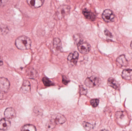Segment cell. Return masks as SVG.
<instances>
[{"label":"cell","mask_w":132,"mask_h":131,"mask_svg":"<svg viewBox=\"0 0 132 131\" xmlns=\"http://www.w3.org/2000/svg\"><path fill=\"white\" fill-rule=\"evenodd\" d=\"M15 45L20 50H29L31 48V41L28 37L24 35L21 36L15 40Z\"/></svg>","instance_id":"1"},{"label":"cell","mask_w":132,"mask_h":131,"mask_svg":"<svg viewBox=\"0 0 132 131\" xmlns=\"http://www.w3.org/2000/svg\"><path fill=\"white\" fill-rule=\"evenodd\" d=\"M70 10V6L66 5H63L60 6L57 9L56 12V16L57 19H62L67 15L68 14Z\"/></svg>","instance_id":"2"},{"label":"cell","mask_w":132,"mask_h":131,"mask_svg":"<svg viewBox=\"0 0 132 131\" xmlns=\"http://www.w3.org/2000/svg\"><path fill=\"white\" fill-rule=\"evenodd\" d=\"M100 82V79L98 77L92 76L87 78L85 81V84L88 87L92 88L98 85Z\"/></svg>","instance_id":"3"},{"label":"cell","mask_w":132,"mask_h":131,"mask_svg":"<svg viewBox=\"0 0 132 131\" xmlns=\"http://www.w3.org/2000/svg\"><path fill=\"white\" fill-rule=\"evenodd\" d=\"M66 118L61 114H57L54 115L51 117L50 121L57 125L63 124L66 122Z\"/></svg>","instance_id":"4"},{"label":"cell","mask_w":132,"mask_h":131,"mask_svg":"<svg viewBox=\"0 0 132 131\" xmlns=\"http://www.w3.org/2000/svg\"><path fill=\"white\" fill-rule=\"evenodd\" d=\"M78 49L81 54H88L91 49V46L88 43L83 41L77 44Z\"/></svg>","instance_id":"5"},{"label":"cell","mask_w":132,"mask_h":131,"mask_svg":"<svg viewBox=\"0 0 132 131\" xmlns=\"http://www.w3.org/2000/svg\"><path fill=\"white\" fill-rule=\"evenodd\" d=\"M102 17L105 22H109L113 21L115 15L111 10L106 9L102 13Z\"/></svg>","instance_id":"6"},{"label":"cell","mask_w":132,"mask_h":131,"mask_svg":"<svg viewBox=\"0 0 132 131\" xmlns=\"http://www.w3.org/2000/svg\"><path fill=\"white\" fill-rule=\"evenodd\" d=\"M10 87V83L7 78L0 77V91L6 92Z\"/></svg>","instance_id":"7"},{"label":"cell","mask_w":132,"mask_h":131,"mask_svg":"<svg viewBox=\"0 0 132 131\" xmlns=\"http://www.w3.org/2000/svg\"><path fill=\"white\" fill-rule=\"evenodd\" d=\"M53 51L55 54H58L61 52L62 49V44L59 38H56L53 39Z\"/></svg>","instance_id":"8"},{"label":"cell","mask_w":132,"mask_h":131,"mask_svg":"<svg viewBox=\"0 0 132 131\" xmlns=\"http://www.w3.org/2000/svg\"><path fill=\"white\" fill-rule=\"evenodd\" d=\"M78 56L79 55L77 52L75 51L71 53L68 57V61L70 64L72 66L76 65L78 60Z\"/></svg>","instance_id":"9"},{"label":"cell","mask_w":132,"mask_h":131,"mask_svg":"<svg viewBox=\"0 0 132 131\" xmlns=\"http://www.w3.org/2000/svg\"><path fill=\"white\" fill-rule=\"evenodd\" d=\"M27 4L31 7L33 8L41 7L44 3L45 0H26Z\"/></svg>","instance_id":"10"},{"label":"cell","mask_w":132,"mask_h":131,"mask_svg":"<svg viewBox=\"0 0 132 131\" xmlns=\"http://www.w3.org/2000/svg\"><path fill=\"white\" fill-rule=\"evenodd\" d=\"M116 62L118 66L120 67H126L128 64V61L124 55H121L117 58Z\"/></svg>","instance_id":"11"},{"label":"cell","mask_w":132,"mask_h":131,"mask_svg":"<svg viewBox=\"0 0 132 131\" xmlns=\"http://www.w3.org/2000/svg\"><path fill=\"white\" fill-rule=\"evenodd\" d=\"M11 122L8 119L2 118L0 120V130H6L11 127Z\"/></svg>","instance_id":"12"},{"label":"cell","mask_w":132,"mask_h":131,"mask_svg":"<svg viewBox=\"0 0 132 131\" xmlns=\"http://www.w3.org/2000/svg\"><path fill=\"white\" fill-rule=\"evenodd\" d=\"M83 14L84 15V17L87 19L90 20L92 21H94L95 20L96 18V16L94 13L89 11L88 9L85 8L82 11Z\"/></svg>","instance_id":"13"},{"label":"cell","mask_w":132,"mask_h":131,"mask_svg":"<svg viewBox=\"0 0 132 131\" xmlns=\"http://www.w3.org/2000/svg\"><path fill=\"white\" fill-rule=\"evenodd\" d=\"M4 115L6 118L11 119L15 117V111L13 108H8L5 111Z\"/></svg>","instance_id":"14"},{"label":"cell","mask_w":132,"mask_h":131,"mask_svg":"<svg viewBox=\"0 0 132 131\" xmlns=\"http://www.w3.org/2000/svg\"><path fill=\"white\" fill-rule=\"evenodd\" d=\"M122 77L126 80H132V70L125 69L122 73Z\"/></svg>","instance_id":"15"},{"label":"cell","mask_w":132,"mask_h":131,"mask_svg":"<svg viewBox=\"0 0 132 131\" xmlns=\"http://www.w3.org/2000/svg\"><path fill=\"white\" fill-rule=\"evenodd\" d=\"M30 90V84L29 82L25 80L23 82L21 88V91L22 93L26 94Z\"/></svg>","instance_id":"16"},{"label":"cell","mask_w":132,"mask_h":131,"mask_svg":"<svg viewBox=\"0 0 132 131\" xmlns=\"http://www.w3.org/2000/svg\"><path fill=\"white\" fill-rule=\"evenodd\" d=\"M108 84L109 86L112 87L114 89L116 90L118 89L119 85L118 82L114 78H109L108 79Z\"/></svg>","instance_id":"17"},{"label":"cell","mask_w":132,"mask_h":131,"mask_svg":"<svg viewBox=\"0 0 132 131\" xmlns=\"http://www.w3.org/2000/svg\"><path fill=\"white\" fill-rule=\"evenodd\" d=\"M21 131H35L36 130L35 127L32 125L28 124L24 125L21 128Z\"/></svg>","instance_id":"18"},{"label":"cell","mask_w":132,"mask_h":131,"mask_svg":"<svg viewBox=\"0 0 132 131\" xmlns=\"http://www.w3.org/2000/svg\"><path fill=\"white\" fill-rule=\"evenodd\" d=\"M42 81L44 85L46 87H49L54 85V84L46 77H44L43 78Z\"/></svg>","instance_id":"19"},{"label":"cell","mask_w":132,"mask_h":131,"mask_svg":"<svg viewBox=\"0 0 132 131\" xmlns=\"http://www.w3.org/2000/svg\"><path fill=\"white\" fill-rule=\"evenodd\" d=\"M56 125L53 122L50 120L49 122H47L46 125V128L47 130H52L55 127Z\"/></svg>","instance_id":"20"},{"label":"cell","mask_w":132,"mask_h":131,"mask_svg":"<svg viewBox=\"0 0 132 131\" xmlns=\"http://www.w3.org/2000/svg\"><path fill=\"white\" fill-rule=\"evenodd\" d=\"M83 126L84 128L87 130H90L94 128V126L93 125L87 122H84L83 123Z\"/></svg>","instance_id":"21"},{"label":"cell","mask_w":132,"mask_h":131,"mask_svg":"<svg viewBox=\"0 0 132 131\" xmlns=\"http://www.w3.org/2000/svg\"><path fill=\"white\" fill-rule=\"evenodd\" d=\"M81 35L77 34V35H75L74 37V39L75 41V43L78 44L81 42L83 41L82 39L81 38Z\"/></svg>","instance_id":"22"},{"label":"cell","mask_w":132,"mask_h":131,"mask_svg":"<svg viewBox=\"0 0 132 131\" xmlns=\"http://www.w3.org/2000/svg\"><path fill=\"white\" fill-rule=\"evenodd\" d=\"M99 100L98 99H94L90 100V103L92 106L94 107H96L99 104Z\"/></svg>","instance_id":"23"},{"label":"cell","mask_w":132,"mask_h":131,"mask_svg":"<svg viewBox=\"0 0 132 131\" xmlns=\"http://www.w3.org/2000/svg\"><path fill=\"white\" fill-rule=\"evenodd\" d=\"M80 92L81 95H86L87 93V90L83 85H80Z\"/></svg>","instance_id":"24"},{"label":"cell","mask_w":132,"mask_h":131,"mask_svg":"<svg viewBox=\"0 0 132 131\" xmlns=\"http://www.w3.org/2000/svg\"><path fill=\"white\" fill-rule=\"evenodd\" d=\"M70 82V80L67 78L65 76H62V82L64 85H67Z\"/></svg>","instance_id":"25"},{"label":"cell","mask_w":132,"mask_h":131,"mask_svg":"<svg viewBox=\"0 0 132 131\" xmlns=\"http://www.w3.org/2000/svg\"><path fill=\"white\" fill-rule=\"evenodd\" d=\"M29 71L28 74L29 76H35L34 75H36V72L35 71L34 69H30Z\"/></svg>","instance_id":"26"},{"label":"cell","mask_w":132,"mask_h":131,"mask_svg":"<svg viewBox=\"0 0 132 131\" xmlns=\"http://www.w3.org/2000/svg\"><path fill=\"white\" fill-rule=\"evenodd\" d=\"M42 109H40L38 107H36L35 108V109H34V111H37V112H35V114H38V115L41 114L42 113Z\"/></svg>","instance_id":"27"},{"label":"cell","mask_w":132,"mask_h":131,"mask_svg":"<svg viewBox=\"0 0 132 131\" xmlns=\"http://www.w3.org/2000/svg\"><path fill=\"white\" fill-rule=\"evenodd\" d=\"M8 0H0V7H3L7 2Z\"/></svg>","instance_id":"28"},{"label":"cell","mask_w":132,"mask_h":131,"mask_svg":"<svg viewBox=\"0 0 132 131\" xmlns=\"http://www.w3.org/2000/svg\"><path fill=\"white\" fill-rule=\"evenodd\" d=\"M104 33L105 34V35L107 36H108V37H112V35L111 33L108 31L107 29H105L104 31Z\"/></svg>","instance_id":"29"},{"label":"cell","mask_w":132,"mask_h":131,"mask_svg":"<svg viewBox=\"0 0 132 131\" xmlns=\"http://www.w3.org/2000/svg\"><path fill=\"white\" fill-rule=\"evenodd\" d=\"M3 61L2 58L0 56V66H2L3 65Z\"/></svg>","instance_id":"30"},{"label":"cell","mask_w":132,"mask_h":131,"mask_svg":"<svg viewBox=\"0 0 132 131\" xmlns=\"http://www.w3.org/2000/svg\"><path fill=\"white\" fill-rule=\"evenodd\" d=\"M130 46H131V49H132V42H131V45H130Z\"/></svg>","instance_id":"31"}]
</instances>
